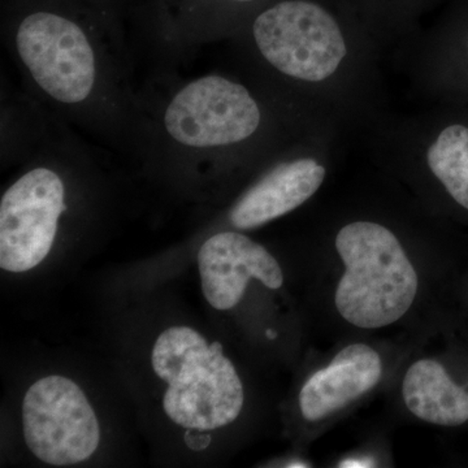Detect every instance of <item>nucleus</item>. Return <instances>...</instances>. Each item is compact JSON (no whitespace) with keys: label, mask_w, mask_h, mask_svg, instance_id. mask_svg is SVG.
I'll list each match as a JSON object with an SVG mask.
<instances>
[{"label":"nucleus","mask_w":468,"mask_h":468,"mask_svg":"<svg viewBox=\"0 0 468 468\" xmlns=\"http://www.w3.org/2000/svg\"><path fill=\"white\" fill-rule=\"evenodd\" d=\"M234 33L268 72L291 84H323L349 55L343 18L326 0H268Z\"/></svg>","instance_id":"3"},{"label":"nucleus","mask_w":468,"mask_h":468,"mask_svg":"<svg viewBox=\"0 0 468 468\" xmlns=\"http://www.w3.org/2000/svg\"><path fill=\"white\" fill-rule=\"evenodd\" d=\"M202 291L217 310H230L241 301L250 279L270 289L284 282L282 268L261 243L245 234L220 232L209 237L198 252Z\"/></svg>","instance_id":"8"},{"label":"nucleus","mask_w":468,"mask_h":468,"mask_svg":"<svg viewBox=\"0 0 468 468\" xmlns=\"http://www.w3.org/2000/svg\"><path fill=\"white\" fill-rule=\"evenodd\" d=\"M325 175L324 165L314 158L277 163L236 202L229 212L230 224L249 230L284 217L318 192Z\"/></svg>","instance_id":"9"},{"label":"nucleus","mask_w":468,"mask_h":468,"mask_svg":"<svg viewBox=\"0 0 468 468\" xmlns=\"http://www.w3.org/2000/svg\"><path fill=\"white\" fill-rule=\"evenodd\" d=\"M289 467H307V464H289Z\"/></svg>","instance_id":"18"},{"label":"nucleus","mask_w":468,"mask_h":468,"mask_svg":"<svg viewBox=\"0 0 468 468\" xmlns=\"http://www.w3.org/2000/svg\"><path fill=\"white\" fill-rule=\"evenodd\" d=\"M24 437L38 460L69 466L91 457L101 441L94 410L79 385L63 377L41 378L23 403Z\"/></svg>","instance_id":"7"},{"label":"nucleus","mask_w":468,"mask_h":468,"mask_svg":"<svg viewBox=\"0 0 468 468\" xmlns=\"http://www.w3.org/2000/svg\"><path fill=\"white\" fill-rule=\"evenodd\" d=\"M52 2L63 3V5H75V7L79 8H86L85 3H92L95 0H52Z\"/></svg>","instance_id":"16"},{"label":"nucleus","mask_w":468,"mask_h":468,"mask_svg":"<svg viewBox=\"0 0 468 468\" xmlns=\"http://www.w3.org/2000/svg\"><path fill=\"white\" fill-rule=\"evenodd\" d=\"M60 135L43 134L39 158L17 177L0 199V267L27 272L50 254L58 221L68 212L67 183L58 168Z\"/></svg>","instance_id":"6"},{"label":"nucleus","mask_w":468,"mask_h":468,"mask_svg":"<svg viewBox=\"0 0 468 468\" xmlns=\"http://www.w3.org/2000/svg\"><path fill=\"white\" fill-rule=\"evenodd\" d=\"M267 107L249 86L209 73L176 86L163 101H144L138 150L199 168L251 151L270 131Z\"/></svg>","instance_id":"2"},{"label":"nucleus","mask_w":468,"mask_h":468,"mask_svg":"<svg viewBox=\"0 0 468 468\" xmlns=\"http://www.w3.org/2000/svg\"><path fill=\"white\" fill-rule=\"evenodd\" d=\"M151 365L168 384L163 408L177 426L217 430L241 414L242 381L220 343L208 345L189 326H172L154 345Z\"/></svg>","instance_id":"4"},{"label":"nucleus","mask_w":468,"mask_h":468,"mask_svg":"<svg viewBox=\"0 0 468 468\" xmlns=\"http://www.w3.org/2000/svg\"><path fill=\"white\" fill-rule=\"evenodd\" d=\"M343 279L335 307L350 324L377 329L405 316L418 292V275L392 230L374 221H354L335 237Z\"/></svg>","instance_id":"5"},{"label":"nucleus","mask_w":468,"mask_h":468,"mask_svg":"<svg viewBox=\"0 0 468 468\" xmlns=\"http://www.w3.org/2000/svg\"><path fill=\"white\" fill-rule=\"evenodd\" d=\"M276 332L271 331V329H268L267 331V337L270 338V340H273V338H276Z\"/></svg>","instance_id":"17"},{"label":"nucleus","mask_w":468,"mask_h":468,"mask_svg":"<svg viewBox=\"0 0 468 468\" xmlns=\"http://www.w3.org/2000/svg\"><path fill=\"white\" fill-rule=\"evenodd\" d=\"M381 374L383 363L372 347L363 344L345 347L328 367L316 371L302 388V415L310 421L328 417L371 390Z\"/></svg>","instance_id":"10"},{"label":"nucleus","mask_w":468,"mask_h":468,"mask_svg":"<svg viewBox=\"0 0 468 468\" xmlns=\"http://www.w3.org/2000/svg\"><path fill=\"white\" fill-rule=\"evenodd\" d=\"M356 5L369 8L371 11L389 12V14H401L418 7L423 0H354Z\"/></svg>","instance_id":"14"},{"label":"nucleus","mask_w":468,"mask_h":468,"mask_svg":"<svg viewBox=\"0 0 468 468\" xmlns=\"http://www.w3.org/2000/svg\"><path fill=\"white\" fill-rule=\"evenodd\" d=\"M163 37L177 48L233 33L268 0H165Z\"/></svg>","instance_id":"11"},{"label":"nucleus","mask_w":468,"mask_h":468,"mask_svg":"<svg viewBox=\"0 0 468 468\" xmlns=\"http://www.w3.org/2000/svg\"><path fill=\"white\" fill-rule=\"evenodd\" d=\"M428 168L468 211V126L455 122L437 133L426 153Z\"/></svg>","instance_id":"13"},{"label":"nucleus","mask_w":468,"mask_h":468,"mask_svg":"<svg viewBox=\"0 0 468 468\" xmlns=\"http://www.w3.org/2000/svg\"><path fill=\"white\" fill-rule=\"evenodd\" d=\"M374 461L372 460H356V461H346L340 464V467H374Z\"/></svg>","instance_id":"15"},{"label":"nucleus","mask_w":468,"mask_h":468,"mask_svg":"<svg viewBox=\"0 0 468 468\" xmlns=\"http://www.w3.org/2000/svg\"><path fill=\"white\" fill-rule=\"evenodd\" d=\"M89 9L18 0L3 20L5 48L39 103L112 146L137 151L144 100L132 90L110 26Z\"/></svg>","instance_id":"1"},{"label":"nucleus","mask_w":468,"mask_h":468,"mask_svg":"<svg viewBox=\"0 0 468 468\" xmlns=\"http://www.w3.org/2000/svg\"><path fill=\"white\" fill-rule=\"evenodd\" d=\"M402 394L410 411L427 423L458 427L468 421V392L436 360L414 363L403 378Z\"/></svg>","instance_id":"12"},{"label":"nucleus","mask_w":468,"mask_h":468,"mask_svg":"<svg viewBox=\"0 0 468 468\" xmlns=\"http://www.w3.org/2000/svg\"><path fill=\"white\" fill-rule=\"evenodd\" d=\"M466 48H467V52H468V33H467V38H466Z\"/></svg>","instance_id":"19"}]
</instances>
